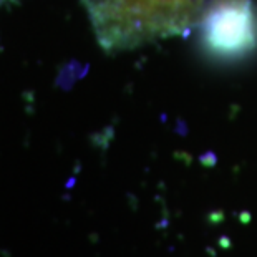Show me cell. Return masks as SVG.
I'll list each match as a JSON object with an SVG mask.
<instances>
[{
    "instance_id": "cell-1",
    "label": "cell",
    "mask_w": 257,
    "mask_h": 257,
    "mask_svg": "<svg viewBox=\"0 0 257 257\" xmlns=\"http://www.w3.org/2000/svg\"><path fill=\"white\" fill-rule=\"evenodd\" d=\"M204 52L219 62H240L257 50V12L250 0H217L201 24Z\"/></svg>"
},
{
    "instance_id": "cell-2",
    "label": "cell",
    "mask_w": 257,
    "mask_h": 257,
    "mask_svg": "<svg viewBox=\"0 0 257 257\" xmlns=\"http://www.w3.org/2000/svg\"><path fill=\"white\" fill-rule=\"evenodd\" d=\"M4 2H5V0H0V5H2V4H4Z\"/></svg>"
}]
</instances>
